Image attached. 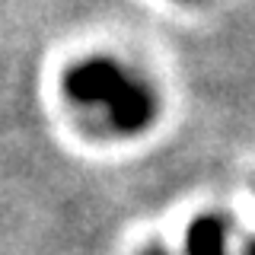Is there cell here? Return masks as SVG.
I'll return each mask as SVG.
<instances>
[{"label":"cell","mask_w":255,"mask_h":255,"mask_svg":"<svg viewBox=\"0 0 255 255\" xmlns=\"http://www.w3.org/2000/svg\"><path fill=\"white\" fill-rule=\"evenodd\" d=\"M175 3H185V6H195V3H204V0H175Z\"/></svg>","instance_id":"cell-5"},{"label":"cell","mask_w":255,"mask_h":255,"mask_svg":"<svg viewBox=\"0 0 255 255\" xmlns=\"http://www.w3.org/2000/svg\"><path fill=\"white\" fill-rule=\"evenodd\" d=\"M61 93L74 109L99 115L115 137H137L159 118V93L140 74L106 54L74 61L61 77Z\"/></svg>","instance_id":"cell-1"},{"label":"cell","mask_w":255,"mask_h":255,"mask_svg":"<svg viewBox=\"0 0 255 255\" xmlns=\"http://www.w3.org/2000/svg\"><path fill=\"white\" fill-rule=\"evenodd\" d=\"M140 255H172V252L166 249L163 243H150V246H143V249H140Z\"/></svg>","instance_id":"cell-3"},{"label":"cell","mask_w":255,"mask_h":255,"mask_svg":"<svg viewBox=\"0 0 255 255\" xmlns=\"http://www.w3.org/2000/svg\"><path fill=\"white\" fill-rule=\"evenodd\" d=\"M243 255H255V236H249L243 243Z\"/></svg>","instance_id":"cell-4"},{"label":"cell","mask_w":255,"mask_h":255,"mask_svg":"<svg viewBox=\"0 0 255 255\" xmlns=\"http://www.w3.org/2000/svg\"><path fill=\"white\" fill-rule=\"evenodd\" d=\"M230 223L220 214H201L185 230V255H230Z\"/></svg>","instance_id":"cell-2"}]
</instances>
